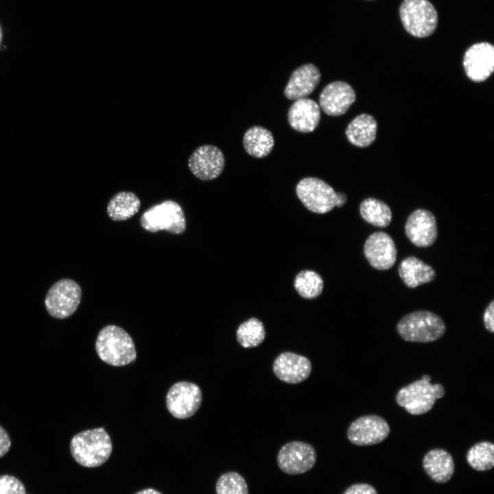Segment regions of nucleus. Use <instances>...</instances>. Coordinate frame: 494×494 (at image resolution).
I'll list each match as a JSON object with an SVG mask.
<instances>
[{"label": "nucleus", "instance_id": "29", "mask_svg": "<svg viewBox=\"0 0 494 494\" xmlns=\"http://www.w3.org/2000/svg\"><path fill=\"white\" fill-rule=\"evenodd\" d=\"M215 491L217 494H248L245 480L240 474L233 471L220 476L216 482Z\"/></svg>", "mask_w": 494, "mask_h": 494}, {"label": "nucleus", "instance_id": "19", "mask_svg": "<svg viewBox=\"0 0 494 494\" xmlns=\"http://www.w3.org/2000/svg\"><path fill=\"white\" fill-rule=\"evenodd\" d=\"M320 119L318 104L311 99L301 98L290 106L287 119L290 126L300 132H310L315 130Z\"/></svg>", "mask_w": 494, "mask_h": 494}, {"label": "nucleus", "instance_id": "36", "mask_svg": "<svg viewBox=\"0 0 494 494\" xmlns=\"http://www.w3.org/2000/svg\"><path fill=\"white\" fill-rule=\"evenodd\" d=\"M367 1H373V0H367Z\"/></svg>", "mask_w": 494, "mask_h": 494}, {"label": "nucleus", "instance_id": "30", "mask_svg": "<svg viewBox=\"0 0 494 494\" xmlns=\"http://www.w3.org/2000/svg\"><path fill=\"white\" fill-rule=\"evenodd\" d=\"M0 494H26L24 484L17 478L10 475H0Z\"/></svg>", "mask_w": 494, "mask_h": 494}, {"label": "nucleus", "instance_id": "4", "mask_svg": "<svg viewBox=\"0 0 494 494\" xmlns=\"http://www.w3.org/2000/svg\"><path fill=\"white\" fill-rule=\"evenodd\" d=\"M296 191L307 209L319 214L328 213L335 207H342L347 200L344 193L336 192L327 183L314 177L301 180L296 185Z\"/></svg>", "mask_w": 494, "mask_h": 494}, {"label": "nucleus", "instance_id": "5", "mask_svg": "<svg viewBox=\"0 0 494 494\" xmlns=\"http://www.w3.org/2000/svg\"><path fill=\"white\" fill-rule=\"evenodd\" d=\"M429 375L401 388L395 397L396 403L409 414L421 415L429 412L436 400L445 395L444 387L440 384H432Z\"/></svg>", "mask_w": 494, "mask_h": 494}, {"label": "nucleus", "instance_id": "17", "mask_svg": "<svg viewBox=\"0 0 494 494\" xmlns=\"http://www.w3.org/2000/svg\"><path fill=\"white\" fill-rule=\"evenodd\" d=\"M272 369L278 379L295 384L307 379L311 372V364L305 356L286 351L277 357Z\"/></svg>", "mask_w": 494, "mask_h": 494}, {"label": "nucleus", "instance_id": "25", "mask_svg": "<svg viewBox=\"0 0 494 494\" xmlns=\"http://www.w3.org/2000/svg\"><path fill=\"white\" fill-rule=\"evenodd\" d=\"M360 213L366 222L380 228L388 226L392 220L390 207L384 202L373 198L361 202Z\"/></svg>", "mask_w": 494, "mask_h": 494}, {"label": "nucleus", "instance_id": "18", "mask_svg": "<svg viewBox=\"0 0 494 494\" xmlns=\"http://www.w3.org/2000/svg\"><path fill=\"white\" fill-rule=\"evenodd\" d=\"M320 78V73L314 64H303L292 73L285 88L284 94L291 100L304 98L315 90Z\"/></svg>", "mask_w": 494, "mask_h": 494}, {"label": "nucleus", "instance_id": "15", "mask_svg": "<svg viewBox=\"0 0 494 494\" xmlns=\"http://www.w3.org/2000/svg\"><path fill=\"white\" fill-rule=\"evenodd\" d=\"M405 232L408 239L418 247L432 245L437 237V225L434 214L426 209L414 211L408 217Z\"/></svg>", "mask_w": 494, "mask_h": 494}, {"label": "nucleus", "instance_id": "8", "mask_svg": "<svg viewBox=\"0 0 494 494\" xmlns=\"http://www.w3.org/2000/svg\"><path fill=\"white\" fill-rule=\"evenodd\" d=\"M82 298V290L73 280L63 279L56 282L48 290L45 305L49 314L64 319L75 313Z\"/></svg>", "mask_w": 494, "mask_h": 494}, {"label": "nucleus", "instance_id": "32", "mask_svg": "<svg viewBox=\"0 0 494 494\" xmlns=\"http://www.w3.org/2000/svg\"><path fill=\"white\" fill-rule=\"evenodd\" d=\"M484 325L487 331L494 332V301L493 300L486 308L483 315Z\"/></svg>", "mask_w": 494, "mask_h": 494}, {"label": "nucleus", "instance_id": "21", "mask_svg": "<svg viewBox=\"0 0 494 494\" xmlns=\"http://www.w3.org/2000/svg\"><path fill=\"white\" fill-rule=\"evenodd\" d=\"M399 274L410 288L430 283L436 277L433 268L415 257H408L401 261L399 266Z\"/></svg>", "mask_w": 494, "mask_h": 494}, {"label": "nucleus", "instance_id": "23", "mask_svg": "<svg viewBox=\"0 0 494 494\" xmlns=\"http://www.w3.org/2000/svg\"><path fill=\"white\" fill-rule=\"evenodd\" d=\"M141 207L139 197L130 191H119L115 194L107 205V213L113 221L127 220L134 216Z\"/></svg>", "mask_w": 494, "mask_h": 494}, {"label": "nucleus", "instance_id": "2", "mask_svg": "<svg viewBox=\"0 0 494 494\" xmlns=\"http://www.w3.org/2000/svg\"><path fill=\"white\" fill-rule=\"evenodd\" d=\"M95 351L105 363L113 366H124L137 359L134 343L122 328L114 325L103 327L95 341Z\"/></svg>", "mask_w": 494, "mask_h": 494}, {"label": "nucleus", "instance_id": "1", "mask_svg": "<svg viewBox=\"0 0 494 494\" xmlns=\"http://www.w3.org/2000/svg\"><path fill=\"white\" fill-rule=\"evenodd\" d=\"M70 452L80 465L93 468L104 464L110 458L113 444L104 427L86 430L76 434L70 442Z\"/></svg>", "mask_w": 494, "mask_h": 494}, {"label": "nucleus", "instance_id": "26", "mask_svg": "<svg viewBox=\"0 0 494 494\" xmlns=\"http://www.w3.org/2000/svg\"><path fill=\"white\" fill-rule=\"evenodd\" d=\"M469 465L475 471H486L494 466V445L490 441H481L473 445L466 455Z\"/></svg>", "mask_w": 494, "mask_h": 494}, {"label": "nucleus", "instance_id": "11", "mask_svg": "<svg viewBox=\"0 0 494 494\" xmlns=\"http://www.w3.org/2000/svg\"><path fill=\"white\" fill-rule=\"evenodd\" d=\"M316 461V453L309 443L292 441L285 444L279 451L277 463L284 473L297 475L310 470Z\"/></svg>", "mask_w": 494, "mask_h": 494}, {"label": "nucleus", "instance_id": "14", "mask_svg": "<svg viewBox=\"0 0 494 494\" xmlns=\"http://www.w3.org/2000/svg\"><path fill=\"white\" fill-rule=\"evenodd\" d=\"M364 254L370 265L379 270L390 268L397 259L394 241L386 233H372L364 245Z\"/></svg>", "mask_w": 494, "mask_h": 494}, {"label": "nucleus", "instance_id": "24", "mask_svg": "<svg viewBox=\"0 0 494 494\" xmlns=\"http://www.w3.org/2000/svg\"><path fill=\"white\" fill-rule=\"evenodd\" d=\"M245 150L255 158H263L272 151L274 141L270 131L261 126H252L247 130L243 137Z\"/></svg>", "mask_w": 494, "mask_h": 494}, {"label": "nucleus", "instance_id": "13", "mask_svg": "<svg viewBox=\"0 0 494 494\" xmlns=\"http://www.w3.org/2000/svg\"><path fill=\"white\" fill-rule=\"evenodd\" d=\"M463 67L467 77L472 81L486 80L494 69V47L488 42L472 45L464 53Z\"/></svg>", "mask_w": 494, "mask_h": 494}, {"label": "nucleus", "instance_id": "28", "mask_svg": "<svg viewBox=\"0 0 494 494\" xmlns=\"http://www.w3.org/2000/svg\"><path fill=\"white\" fill-rule=\"evenodd\" d=\"M323 280L316 272L303 270L296 277L294 287L303 298L313 299L319 296L323 290Z\"/></svg>", "mask_w": 494, "mask_h": 494}, {"label": "nucleus", "instance_id": "31", "mask_svg": "<svg viewBox=\"0 0 494 494\" xmlns=\"http://www.w3.org/2000/svg\"><path fill=\"white\" fill-rule=\"evenodd\" d=\"M342 494H377V492L369 484L357 483L348 487Z\"/></svg>", "mask_w": 494, "mask_h": 494}, {"label": "nucleus", "instance_id": "22", "mask_svg": "<svg viewBox=\"0 0 494 494\" xmlns=\"http://www.w3.org/2000/svg\"><path fill=\"white\" fill-rule=\"evenodd\" d=\"M377 128V122L373 117L361 114L349 123L346 129V135L351 144L365 148L375 141Z\"/></svg>", "mask_w": 494, "mask_h": 494}, {"label": "nucleus", "instance_id": "10", "mask_svg": "<svg viewBox=\"0 0 494 494\" xmlns=\"http://www.w3.org/2000/svg\"><path fill=\"white\" fill-rule=\"evenodd\" d=\"M387 421L378 415L368 414L354 420L347 430V438L353 445L368 446L384 441L389 435Z\"/></svg>", "mask_w": 494, "mask_h": 494}, {"label": "nucleus", "instance_id": "16", "mask_svg": "<svg viewBox=\"0 0 494 494\" xmlns=\"http://www.w3.org/2000/svg\"><path fill=\"white\" fill-rule=\"evenodd\" d=\"M353 89L346 82L335 81L327 84L319 96L322 110L331 116L344 114L355 100Z\"/></svg>", "mask_w": 494, "mask_h": 494}, {"label": "nucleus", "instance_id": "7", "mask_svg": "<svg viewBox=\"0 0 494 494\" xmlns=\"http://www.w3.org/2000/svg\"><path fill=\"white\" fill-rule=\"evenodd\" d=\"M141 227L150 233L165 231L175 235L183 233L186 229V218L180 205L167 200L146 210L141 216Z\"/></svg>", "mask_w": 494, "mask_h": 494}, {"label": "nucleus", "instance_id": "6", "mask_svg": "<svg viewBox=\"0 0 494 494\" xmlns=\"http://www.w3.org/2000/svg\"><path fill=\"white\" fill-rule=\"evenodd\" d=\"M399 14L405 30L416 38L431 36L438 27L437 10L428 0H403Z\"/></svg>", "mask_w": 494, "mask_h": 494}, {"label": "nucleus", "instance_id": "3", "mask_svg": "<svg viewBox=\"0 0 494 494\" xmlns=\"http://www.w3.org/2000/svg\"><path fill=\"white\" fill-rule=\"evenodd\" d=\"M446 331V325L437 314L421 310L409 313L402 317L397 325L399 336L408 342H432L440 338Z\"/></svg>", "mask_w": 494, "mask_h": 494}, {"label": "nucleus", "instance_id": "20", "mask_svg": "<svg viewBox=\"0 0 494 494\" xmlns=\"http://www.w3.org/2000/svg\"><path fill=\"white\" fill-rule=\"evenodd\" d=\"M426 474L435 482L443 484L452 478L454 462L451 455L443 449H433L427 451L422 461Z\"/></svg>", "mask_w": 494, "mask_h": 494}, {"label": "nucleus", "instance_id": "34", "mask_svg": "<svg viewBox=\"0 0 494 494\" xmlns=\"http://www.w3.org/2000/svg\"><path fill=\"white\" fill-rule=\"evenodd\" d=\"M134 494H162V493L154 489L147 488V489L141 490Z\"/></svg>", "mask_w": 494, "mask_h": 494}, {"label": "nucleus", "instance_id": "9", "mask_svg": "<svg viewBox=\"0 0 494 494\" xmlns=\"http://www.w3.org/2000/svg\"><path fill=\"white\" fill-rule=\"evenodd\" d=\"M202 395L200 387L192 382L178 381L172 385L166 395V405L175 418L185 419L192 416L200 408Z\"/></svg>", "mask_w": 494, "mask_h": 494}, {"label": "nucleus", "instance_id": "27", "mask_svg": "<svg viewBox=\"0 0 494 494\" xmlns=\"http://www.w3.org/2000/svg\"><path fill=\"white\" fill-rule=\"evenodd\" d=\"M266 331L263 322L256 318H251L242 322L236 331L238 343L244 348H252L263 342Z\"/></svg>", "mask_w": 494, "mask_h": 494}, {"label": "nucleus", "instance_id": "35", "mask_svg": "<svg viewBox=\"0 0 494 494\" xmlns=\"http://www.w3.org/2000/svg\"><path fill=\"white\" fill-rule=\"evenodd\" d=\"M2 39H3V32H2V29H1V27L0 25V46H1V44L2 42Z\"/></svg>", "mask_w": 494, "mask_h": 494}, {"label": "nucleus", "instance_id": "12", "mask_svg": "<svg viewBox=\"0 0 494 494\" xmlns=\"http://www.w3.org/2000/svg\"><path fill=\"white\" fill-rule=\"evenodd\" d=\"M225 159L222 150L213 145L196 148L188 160V167L198 179L204 181L217 178L223 172Z\"/></svg>", "mask_w": 494, "mask_h": 494}, {"label": "nucleus", "instance_id": "33", "mask_svg": "<svg viewBox=\"0 0 494 494\" xmlns=\"http://www.w3.org/2000/svg\"><path fill=\"white\" fill-rule=\"evenodd\" d=\"M10 446V438L5 430L0 425V458L8 452Z\"/></svg>", "mask_w": 494, "mask_h": 494}]
</instances>
